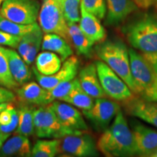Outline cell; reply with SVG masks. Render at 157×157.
<instances>
[{
  "label": "cell",
  "instance_id": "obj_37",
  "mask_svg": "<svg viewBox=\"0 0 157 157\" xmlns=\"http://www.w3.org/2000/svg\"><path fill=\"white\" fill-rule=\"evenodd\" d=\"M151 62L153 65V67H154L155 74H156V90H155V95H154V101L157 102V58L154 59V60H148Z\"/></svg>",
  "mask_w": 157,
  "mask_h": 157
},
{
  "label": "cell",
  "instance_id": "obj_27",
  "mask_svg": "<svg viewBox=\"0 0 157 157\" xmlns=\"http://www.w3.org/2000/svg\"><path fill=\"white\" fill-rule=\"evenodd\" d=\"M0 86L10 90H15L20 84L13 77L10 70L8 60L5 52V48L0 45Z\"/></svg>",
  "mask_w": 157,
  "mask_h": 157
},
{
  "label": "cell",
  "instance_id": "obj_4",
  "mask_svg": "<svg viewBox=\"0 0 157 157\" xmlns=\"http://www.w3.org/2000/svg\"><path fill=\"white\" fill-rule=\"evenodd\" d=\"M130 70L139 97L154 101L156 77L151 62L140 52L129 49Z\"/></svg>",
  "mask_w": 157,
  "mask_h": 157
},
{
  "label": "cell",
  "instance_id": "obj_22",
  "mask_svg": "<svg viewBox=\"0 0 157 157\" xmlns=\"http://www.w3.org/2000/svg\"><path fill=\"white\" fill-rule=\"evenodd\" d=\"M68 42L73 44L77 53L90 58L93 52V43L82 32L76 23L68 24Z\"/></svg>",
  "mask_w": 157,
  "mask_h": 157
},
{
  "label": "cell",
  "instance_id": "obj_33",
  "mask_svg": "<svg viewBox=\"0 0 157 157\" xmlns=\"http://www.w3.org/2000/svg\"><path fill=\"white\" fill-rule=\"evenodd\" d=\"M81 5L99 20H103L106 15L105 0H81Z\"/></svg>",
  "mask_w": 157,
  "mask_h": 157
},
{
  "label": "cell",
  "instance_id": "obj_38",
  "mask_svg": "<svg viewBox=\"0 0 157 157\" xmlns=\"http://www.w3.org/2000/svg\"><path fill=\"white\" fill-rule=\"evenodd\" d=\"M10 134H7V133H4L0 132V148H2V146H3V144L5 143L6 140L8 139Z\"/></svg>",
  "mask_w": 157,
  "mask_h": 157
},
{
  "label": "cell",
  "instance_id": "obj_16",
  "mask_svg": "<svg viewBox=\"0 0 157 157\" xmlns=\"http://www.w3.org/2000/svg\"><path fill=\"white\" fill-rule=\"evenodd\" d=\"M16 99L21 103L32 105H48V90L34 82H26L15 90Z\"/></svg>",
  "mask_w": 157,
  "mask_h": 157
},
{
  "label": "cell",
  "instance_id": "obj_42",
  "mask_svg": "<svg viewBox=\"0 0 157 157\" xmlns=\"http://www.w3.org/2000/svg\"><path fill=\"white\" fill-rule=\"evenodd\" d=\"M149 1H150V3L151 2H155L157 3V0H149Z\"/></svg>",
  "mask_w": 157,
  "mask_h": 157
},
{
  "label": "cell",
  "instance_id": "obj_34",
  "mask_svg": "<svg viewBox=\"0 0 157 157\" xmlns=\"http://www.w3.org/2000/svg\"><path fill=\"white\" fill-rule=\"evenodd\" d=\"M21 36H15L0 30V45L7 46L10 48H17Z\"/></svg>",
  "mask_w": 157,
  "mask_h": 157
},
{
  "label": "cell",
  "instance_id": "obj_20",
  "mask_svg": "<svg viewBox=\"0 0 157 157\" xmlns=\"http://www.w3.org/2000/svg\"><path fill=\"white\" fill-rule=\"evenodd\" d=\"M31 149L28 137L14 135L6 140L0 148V156H31Z\"/></svg>",
  "mask_w": 157,
  "mask_h": 157
},
{
  "label": "cell",
  "instance_id": "obj_5",
  "mask_svg": "<svg viewBox=\"0 0 157 157\" xmlns=\"http://www.w3.org/2000/svg\"><path fill=\"white\" fill-rule=\"evenodd\" d=\"M34 127V134L39 138L60 139L68 135L83 133L63 126L49 105L35 108Z\"/></svg>",
  "mask_w": 157,
  "mask_h": 157
},
{
  "label": "cell",
  "instance_id": "obj_14",
  "mask_svg": "<svg viewBox=\"0 0 157 157\" xmlns=\"http://www.w3.org/2000/svg\"><path fill=\"white\" fill-rule=\"evenodd\" d=\"M127 113L139 118L157 128V102L133 96L123 102Z\"/></svg>",
  "mask_w": 157,
  "mask_h": 157
},
{
  "label": "cell",
  "instance_id": "obj_41",
  "mask_svg": "<svg viewBox=\"0 0 157 157\" xmlns=\"http://www.w3.org/2000/svg\"><path fill=\"white\" fill-rule=\"evenodd\" d=\"M5 1V0H0V8H1V6H2V4L3 3V2Z\"/></svg>",
  "mask_w": 157,
  "mask_h": 157
},
{
  "label": "cell",
  "instance_id": "obj_35",
  "mask_svg": "<svg viewBox=\"0 0 157 157\" xmlns=\"http://www.w3.org/2000/svg\"><path fill=\"white\" fill-rule=\"evenodd\" d=\"M37 29H34V31L27 33L26 34L23 35V36L21 37V41H20L19 44L17 45V52H18L20 56L22 57V58L24 57L25 53L27 52V51H28L29 46H30L31 43L33 40V38H34L35 31H36Z\"/></svg>",
  "mask_w": 157,
  "mask_h": 157
},
{
  "label": "cell",
  "instance_id": "obj_15",
  "mask_svg": "<svg viewBox=\"0 0 157 157\" xmlns=\"http://www.w3.org/2000/svg\"><path fill=\"white\" fill-rule=\"evenodd\" d=\"M106 17L105 24L117 26L126 20L133 12L138 9L134 0H105Z\"/></svg>",
  "mask_w": 157,
  "mask_h": 157
},
{
  "label": "cell",
  "instance_id": "obj_8",
  "mask_svg": "<svg viewBox=\"0 0 157 157\" xmlns=\"http://www.w3.org/2000/svg\"><path fill=\"white\" fill-rule=\"evenodd\" d=\"M98 78L105 95L116 101L124 102L134 95L127 84L102 60L95 62Z\"/></svg>",
  "mask_w": 157,
  "mask_h": 157
},
{
  "label": "cell",
  "instance_id": "obj_31",
  "mask_svg": "<svg viewBox=\"0 0 157 157\" xmlns=\"http://www.w3.org/2000/svg\"><path fill=\"white\" fill-rule=\"evenodd\" d=\"M42 39L43 31L40 27H39V29H37L35 31L32 42H31L30 46H29L28 51H27V52L23 58V60L28 66H30V65L32 64L35 60V58H36V56L38 55L40 48L42 47Z\"/></svg>",
  "mask_w": 157,
  "mask_h": 157
},
{
  "label": "cell",
  "instance_id": "obj_28",
  "mask_svg": "<svg viewBox=\"0 0 157 157\" xmlns=\"http://www.w3.org/2000/svg\"><path fill=\"white\" fill-rule=\"evenodd\" d=\"M39 25L36 22L29 25H23L10 21L0 14V30L9 34L22 37L30 31L39 28Z\"/></svg>",
  "mask_w": 157,
  "mask_h": 157
},
{
  "label": "cell",
  "instance_id": "obj_21",
  "mask_svg": "<svg viewBox=\"0 0 157 157\" xmlns=\"http://www.w3.org/2000/svg\"><path fill=\"white\" fill-rule=\"evenodd\" d=\"M42 49L50 51L60 56L63 62L74 54L73 50L66 39L56 34L48 33L43 36Z\"/></svg>",
  "mask_w": 157,
  "mask_h": 157
},
{
  "label": "cell",
  "instance_id": "obj_17",
  "mask_svg": "<svg viewBox=\"0 0 157 157\" xmlns=\"http://www.w3.org/2000/svg\"><path fill=\"white\" fill-rule=\"evenodd\" d=\"M80 13L81 17L78 26L84 35L93 44L103 42L106 33L100 20L95 15L88 13L82 5H80Z\"/></svg>",
  "mask_w": 157,
  "mask_h": 157
},
{
  "label": "cell",
  "instance_id": "obj_32",
  "mask_svg": "<svg viewBox=\"0 0 157 157\" xmlns=\"http://www.w3.org/2000/svg\"><path fill=\"white\" fill-rule=\"evenodd\" d=\"M74 78L69 82H63L50 90H47V99L48 105L55 101H60L71 90L74 84Z\"/></svg>",
  "mask_w": 157,
  "mask_h": 157
},
{
  "label": "cell",
  "instance_id": "obj_18",
  "mask_svg": "<svg viewBox=\"0 0 157 157\" xmlns=\"http://www.w3.org/2000/svg\"><path fill=\"white\" fill-rule=\"evenodd\" d=\"M78 79L82 89L91 97L96 99L105 96L98 78L95 63H89L82 68L78 73Z\"/></svg>",
  "mask_w": 157,
  "mask_h": 157
},
{
  "label": "cell",
  "instance_id": "obj_12",
  "mask_svg": "<svg viewBox=\"0 0 157 157\" xmlns=\"http://www.w3.org/2000/svg\"><path fill=\"white\" fill-rule=\"evenodd\" d=\"M137 155L151 156L157 151V131L137 120L130 121Z\"/></svg>",
  "mask_w": 157,
  "mask_h": 157
},
{
  "label": "cell",
  "instance_id": "obj_11",
  "mask_svg": "<svg viewBox=\"0 0 157 157\" xmlns=\"http://www.w3.org/2000/svg\"><path fill=\"white\" fill-rule=\"evenodd\" d=\"M79 61L76 56L72 55L63 61V64L56 73L50 76H45L41 74L36 69L33 68V73L34 74L38 83L43 88L50 90L56 87L58 84L63 82H69L76 78L78 73Z\"/></svg>",
  "mask_w": 157,
  "mask_h": 157
},
{
  "label": "cell",
  "instance_id": "obj_40",
  "mask_svg": "<svg viewBox=\"0 0 157 157\" xmlns=\"http://www.w3.org/2000/svg\"><path fill=\"white\" fill-rule=\"evenodd\" d=\"M151 157H157V151L154 153V154H153L152 156H151Z\"/></svg>",
  "mask_w": 157,
  "mask_h": 157
},
{
  "label": "cell",
  "instance_id": "obj_39",
  "mask_svg": "<svg viewBox=\"0 0 157 157\" xmlns=\"http://www.w3.org/2000/svg\"><path fill=\"white\" fill-rule=\"evenodd\" d=\"M9 103H0V113L3 111L4 109H5L6 107L7 106Z\"/></svg>",
  "mask_w": 157,
  "mask_h": 157
},
{
  "label": "cell",
  "instance_id": "obj_30",
  "mask_svg": "<svg viewBox=\"0 0 157 157\" xmlns=\"http://www.w3.org/2000/svg\"><path fill=\"white\" fill-rule=\"evenodd\" d=\"M61 3L67 24L79 22L81 0H61Z\"/></svg>",
  "mask_w": 157,
  "mask_h": 157
},
{
  "label": "cell",
  "instance_id": "obj_36",
  "mask_svg": "<svg viewBox=\"0 0 157 157\" xmlns=\"http://www.w3.org/2000/svg\"><path fill=\"white\" fill-rule=\"evenodd\" d=\"M16 99V95L11 90L0 86V103H10Z\"/></svg>",
  "mask_w": 157,
  "mask_h": 157
},
{
  "label": "cell",
  "instance_id": "obj_23",
  "mask_svg": "<svg viewBox=\"0 0 157 157\" xmlns=\"http://www.w3.org/2000/svg\"><path fill=\"white\" fill-rule=\"evenodd\" d=\"M60 101L74 105L82 111L90 109L94 104L93 98L86 93L80 85L78 78H74V84L71 90Z\"/></svg>",
  "mask_w": 157,
  "mask_h": 157
},
{
  "label": "cell",
  "instance_id": "obj_6",
  "mask_svg": "<svg viewBox=\"0 0 157 157\" xmlns=\"http://www.w3.org/2000/svg\"><path fill=\"white\" fill-rule=\"evenodd\" d=\"M38 20L43 32L56 34L68 42V27L63 15L61 0H42Z\"/></svg>",
  "mask_w": 157,
  "mask_h": 157
},
{
  "label": "cell",
  "instance_id": "obj_25",
  "mask_svg": "<svg viewBox=\"0 0 157 157\" xmlns=\"http://www.w3.org/2000/svg\"><path fill=\"white\" fill-rule=\"evenodd\" d=\"M35 107L32 105L21 103L18 112V126L14 132V135H21L25 137L31 136L34 134V111Z\"/></svg>",
  "mask_w": 157,
  "mask_h": 157
},
{
  "label": "cell",
  "instance_id": "obj_10",
  "mask_svg": "<svg viewBox=\"0 0 157 157\" xmlns=\"http://www.w3.org/2000/svg\"><path fill=\"white\" fill-rule=\"evenodd\" d=\"M120 105L115 101L104 98H96L92 108L83 111V114L98 132H103L120 111Z\"/></svg>",
  "mask_w": 157,
  "mask_h": 157
},
{
  "label": "cell",
  "instance_id": "obj_2",
  "mask_svg": "<svg viewBox=\"0 0 157 157\" xmlns=\"http://www.w3.org/2000/svg\"><path fill=\"white\" fill-rule=\"evenodd\" d=\"M124 32L129 44L148 60L157 58V21L146 14L125 27Z\"/></svg>",
  "mask_w": 157,
  "mask_h": 157
},
{
  "label": "cell",
  "instance_id": "obj_24",
  "mask_svg": "<svg viewBox=\"0 0 157 157\" xmlns=\"http://www.w3.org/2000/svg\"><path fill=\"white\" fill-rule=\"evenodd\" d=\"M62 62L60 56L55 52L43 51L35 58V68L42 75L50 76L59 71Z\"/></svg>",
  "mask_w": 157,
  "mask_h": 157
},
{
  "label": "cell",
  "instance_id": "obj_26",
  "mask_svg": "<svg viewBox=\"0 0 157 157\" xmlns=\"http://www.w3.org/2000/svg\"><path fill=\"white\" fill-rule=\"evenodd\" d=\"M18 112L13 102L0 113V132L11 134L18 126Z\"/></svg>",
  "mask_w": 157,
  "mask_h": 157
},
{
  "label": "cell",
  "instance_id": "obj_19",
  "mask_svg": "<svg viewBox=\"0 0 157 157\" xmlns=\"http://www.w3.org/2000/svg\"><path fill=\"white\" fill-rule=\"evenodd\" d=\"M5 52L8 60L10 70L14 79L20 85L28 82L31 79L32 72L22 57L11 48H5Z\"/></svg>",
  "mask_w": 157,
  "mask_h": 157
},
{
  "label": "cell",
  "instance_id": "obj_3",
  "mask_svg": "<svg viewBox=\"0 0 157 157\" xmlns=\"http://www.w3.org/2000/svg\"><path fill=\"white\" fill-rule=\"evenodd\" d=\"M95 51L101 60L107 64L136 95V87L130 70L129 50L126 45L118 39L106 40L98 43Z\"/></svg>",
  "mask_w": 157,
  "mask_h": 157
},
{
  "label": "cell",
  "instance_id": "obj_13",
  "mask_svg": "<svg viewBox=\"0 0 157 157\" xmlns=\"http://www.w3.org/2000/svg\"><path fill=\"white\" fill-rule=\"evenodd\" d=\"M62 124L76 132H84L88 127L82 113L67 103L55 101L49 104Z\"/></svg>",
  "mask_w": 157,
  "mask_h": 157
},
{
  "label": "cell",
  "instance_id": "obj_7",
  "mask_svg": "<svg viewBox=\"0 0 157 157\" xmlns=\"http://www.w3.org/2000/svg\"><path fill=\"white\" fill-rule=\"evenodd\" d=\"M40 7L38 0H5L0 14L15 23L29 25L36 22Z\"/></svg>",
  "mask_w": 157,
  "mask_h": 157
},
{
  "label": "cell",
  "instance_id": "obj_1",
  "mask_svg": "<svg viewBox=\"0 0 157 157\" xmlns=\"http://www.w3.org/2000/svg\"><path fill=\"white\" fill-rule=\"evenodd\" d=\"M99 151L108 157H127L137 155L135 139L123 113L118 112L113 123L100 137Z\"/></svg>",
  "mask_w": 157,
  "mask_h": 157
},
{
  "label": "cell",
  "instance_id": "obj_29",
  "mask_svg": "<svg viewBox=\"0 0 157 157\" xmlns=\"http://www.w3.org/2000/svg\"><path fill=\"white\" fill-rule=\"evenodd\" d=\"M59 139L39 140L31 149L33 157H54L58 154Z\"/></svg>",
  "mask_w": 157,
  "mask_h": 157
},
{
  "label": "cell",
  "instance_id": "obj_9",
  "mask_svg": "<svg viewBox=\"0 0 157 157\" xmlns=\"http://www.w3.org/2000/svg\"><path fill=\"white\" fill-rule=\"evenodd\" d=\"M97 144L91 135L82 134L68 135L59 139L58 154L75 157L98 156Z\"/></svg>",
  "mask_w": 157,
  "mask_h": 157
}]
</instances>
